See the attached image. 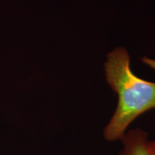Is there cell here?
Wrapping results in <instances>:
<instances>
[{
    "instance_id": "obj_1",
    "label": "cell",
    "mask_w": 155,
    "mask_h": 155,
    "mask_svg": "<svg viewBox=\"0 0 155 155\" xmlns=\"http://www.w3.org/2000/svg\"><path fill=\"white\" fill-rule=\"evenodd\" d=\"M130 60L128 50L119 46L107 54L104 63L106 82L118 96L115 111L103 131L108 142L120 141L134 121L155 108V82L136 75Z\"/></svg>"
},
{
    "instance_id": "obj_2",
    "label": "cell",
    "mask_w": 155,
    "mask_h": 155,
    "mask_svg": "<svg viewBox=\"0 0 155 155\" xmlns=\"http://www.w3.org/2000/svg\"><path fill=\"white\" fill-rule=\"evenodd\" d=\"M148 133L141 128L129 129L120 139L121 149L119 155H149L147 142Z\"/></svg>"
},
{
    "instance_id": "obj_3",
    "label": "cell",
    "mask_w": 155,
    "mask_h": 155,
    "mask_svg": "<svg viewBox=\"0 0 155 155\" xmlns=\"http://www.w3.org/2000/svg\"><path fill=\"white\" fill-rule=\"evenodd\" d=\"M140 60L143 64H145L155 71V59H152V58L147 57V56H143L140 58Z\"/></svg>"
},
{
    "instance_id": "obj_4",
    "label": "cell",
    "mask_w": 155,
    "mask_h": 155,
    "mask_svg": "<svg viewBox=\"0 0 155 155\" xmlns=\"http://www.w3.org/2000/svg\"><path fill=\"white\" fill-rule=\"evenodd\" d=\"M147 152L149 155H155V139L149 140L147 146Z\"/></svg>"
}]
</instances>
